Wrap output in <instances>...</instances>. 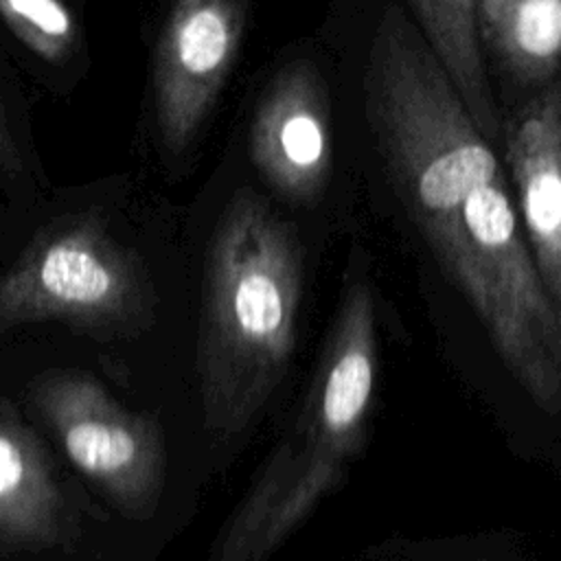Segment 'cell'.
<instances>
[{
	"instance_id": "1",
	"label": "cell",
	"mask_w": 561,
	"mask_h": 561,
	"mask_svg": "<svg viewBox=\"0 0 561 561\" xmlns=\"http://www.w3.org/2000/svg\"><path fill=\"white\" fill-rule=\"evenodd\" d=\"M296 232L259 195L239 191L206 252L197 335L204 427L243 432L283 381L302 296Z\"/></svg>"
},
{
	"instance_id": "2",
	"label": "cell",
	"mask_w": 561,
	"mask_h": 561,
	"mask_svg": "<svg viewBox=\"0 0 561 561\" xmlns=\"http://www.w3.org/2000/svg\"><path fill=\"white\" fill-rule=\"evenodd\" d=\"M377 377L373 294L344 289L300 414L221 533L213 561H267L333 491L366 438Z\"/></svg>"
},
{
	"instance_id": "3",
	"label": "cell",
	"mask_w": 561,
	"mask_h": 561,
	"mask_svg": "<svg viewBox=\"0 0 561 561\" xmlns=\"http://www.w3.org/2000/svg\"><path fill=\"white\" fill-rule=\"evenodd\" d=\"M241 33L239 0H173L153 64L156 118L171 153L197 136L230 75Z\"/></svg>"
},
{
	"instance_id": "4",
	"label": "cell",
	"mask_w": 561,
	"mask_h": 561,
	"mask_svg": "<svg viewBox=\"0 0 561 561\" xmlns=\"http://www.w3.org/2000/svg\"><path fill=\"white\" fill-rule=\"evenodd\" d=\"M59 425L70 460L99 480L131 513H151L164 484L160 427L114 403L88 381L70 383L59 401Z\"/></svg>"
},
{
	"instance_id": "5",
	"label": "cell",
	"mask_w": 561,
	"mask_h": 561,
	"mask_svg": "<svg viewBox=\"0 0 561 561\" xmlns=\"http://www.w3.org/2000/svg\"><path fill=\"white\" fill-rule=\"evenodd\" d=\"M331 105L307 61L278 70L259 99L250 156L261 178L291 202H313L331 169Z\"/></svg>"
},
{
	"instance_id": "6",
	"label": "cell",
	"mask_w": 561,
	"mask_h": 561,
	"mask_svg": "<svg viewBox=\"0 0 561 561\" xmlns=\"http://www.w3.org/2000/svg\"><path fill=\"white\" fill-rule=\"evenodd\" d=\"M517 217L548 298L561 309V88L543 85L508 123Z\"/></svg>"
},
{
	"instance_id": "7",
	"label": "cell",
	"mask_w": 561,
	"mask_h": 561,
	"mask_svg": "<svg viewBox=\"0 0 561 561\" xmlns=\"http://www.w3.org/2000/svg\"><path fill=\"white\" fill-rule=\"evenodd\" d=\"M35 276L46 300L64 311L131 327L153 320V294L136 261L96 226L57 234L42 250Z\"/></svg>"
},
{
	"instance_id": "8",
	"label": "cell",
	"mask_w": 561,
	"mask_h": 561,
	"mask_svg": "<svg viewBox=\"0 0 561 561\" xmlns=\"http://www.w3.org/2000/svg\"><path fill=\"white\" fill-rule=\"evenodd\" d=\"M476 26L513 79L539 88L554 81L561 0H476Z\"/></svg>"
},
{
	"instance_id": "9",
	"label": "cell",
	"mask_w": 561,
	"mask_h": 561,
	"mask_svg": "<svg viewBox=\"0 0 561 561\" xmlns=\"http://www.w3.org/2000/svg\"><path fill=\"white\" fill-rule=\"evenodd\" d=\"M423 39L456 88L480 134H500L495 101L486 81L476 26V0H412Z\"/></svg>"
},
{
	"instance_id": "10",
	"label": "cell",
	"mask_w": 561,
	"mask_h": 561,
	"mask_svg": "<svg viewBox=\"0 0 561 561\" xmlns=\"http://www.w3.org/2000/svg\"><path fill=\"white\" fill-rule=\"evenodd\" d=\"M0 18L37 57L61 64L77 46L79 28L61 0H0Z\"/></svg>"
},
{
	"instance_id": "11",
	"label": "cell",
	"mask_w": 561,
	"mask_h": 561,
	"mask_svg": "<svg viewBox=\"0 0 561 561\" xmlns=\"http://www.w3.org/2000/svg\"><path fill=\"white\" fill-rule=\"evenodd\" d=\"M24 471L26 469L20 449L0 434V495H7L22 484Z\"/></svg>"
},
{
	"instance_id": "12",
	"label": "cell",
	"mask_w": 561,
	"mask_h": 561,
	"mask_svg": "<svg viewBox=\"0 0 561 561\" xmlns=\"http://www.w3.org/2000/svg\"><path fill=\"white\" fill-rule=\"evenodd\" d=\"M11 138H7V129H4V118H2V107H0V164L7 160L9 149H11Z\"/></svg>"
}]
</instances>
